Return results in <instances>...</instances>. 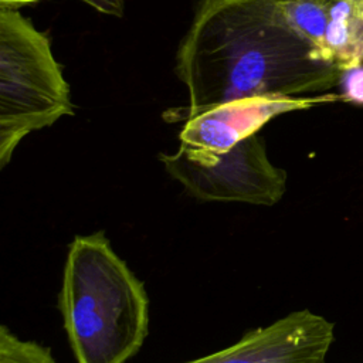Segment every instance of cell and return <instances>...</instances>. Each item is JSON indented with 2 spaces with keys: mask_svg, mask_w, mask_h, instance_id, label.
<instances>
[{
  "mask_svg": "<svg viewBox=\"0 0 363 363\" xmlns=\"http://www.w3.org/2000/svg\"><path fill=\"white\" fill-rule=\"evenodd\" d=\"M189 105L172 121L254 96H298L339 84L342 71L289 23L279 0H200L176 54Z\"/></svg>",
  "mask_w": 363,
  "mask_h": 363,
  "instance_id": "obj_1",
  "label": "cell"
},
{
  "mask_svg": "<svg viewBox=\"0 0 363 363\" xmlns=\"http://www.w3.org/2000/svg\"><path fill=\"white\" fill-rule=\"evenodd\" d=\"M58 308L77 363H126L149 333L145 285L104 231L69 244Z\"/></svg>",
  "mask_w": 363,
  "mask_h": 363,
  "instance_id": "obj_2",
  "label": "cell"
},
{
  "mask_svg": "<svg viewBox=\"0 0 363 363\" xmlns=\"http://www.w3.org/2000/svg\"><path fill=\"white\" fill-rule=\"evenodd\" d=\"M72 109L69 85L47 35L18 10L0 9V167L27 135Z\"/></svg>",
  "mask_w": 363,
  "mask_h": 363,
  "instance_id": "obj_3",
  "label": "cell"
},
{
  "mask_svg": "<svg viewBox=\"0 0 363 363\" xmlns=\"http://www.w3.org/2000/svg\"><path fill=\"white\" fill-rule=\"evenodd\" d=\"M166 173L199 201L274 206L286 191V172L268 159L259 133L218 155H194L183 147L159 153Z\"/></svg>",
  "mask_w": 363,
  "mask_h": 363,
  "instance_id": "obj_4",
  "label": "cell"
},
{
  "mask_svg": "<svg viewBox=\"0 0 363 363\" xmlns=\"http://www.w3.org/2000/svg\"><path fill=\"white\" fill-rule=\"evenodd\" d=\"M335 325L308 309L247 332L237 343L184 363H325Z\"/></svg>",
  "mask_w": 363,
  "mask_h": 363,
  "instance_id": "obj_5",
  "label": "cell"
},
{
  "mask_svg": "<svg viewBox=\"0 0 363 363\" xmlns=\"http://www.w3.org/2000/svg\"><path fill=\"white\" fill-rule=\"evenodd\" d=\"M337 94L318 96H254L214 106L186 121L180 147L194 155H218L255 135L278 115L339 101Z\"/></svg>",
  "mask_w": 363,
  "mask_h": 363,
  "instance_id": "obj_6",
  "label": "cell"
},
{
  "mask_svg": "<svg viewBox=\"0 0 363 363\" xmlns=\"http://www.w3.org/2000/svg\"><path fill=\"white\" fill-rule=\"evenodd\" d=\"M325 48L340 71L363 64V0H330Z\"/></svg>",
  "mask_w": 363,
  "mask_h": 363,
  "instance_id": "obj_7",
  "label": "cell"
},
{
  "mask_svg": "<svg viewBox=\"0 0 363 363\" xmlns=\"http://www.w3.org/2000/svg\"><path fill=\"white\" fill-rule=\"evenodd\" d=\"M279 3L294 28L328 60L325 40L330 0H279Z\"/></svg>",
  "mask_w": 363,
  "mask_h": 363,
  "instance_id": "obj_8",
  "label": "cell"
},
{
  "mask_svg": "<svg viewBox=\"0 0 363 363\" xmlns=\"http://www.w3.org/2000/svg\"><path fill=\"white\" fill-rule=\"evenodd\" d=\"M0 363H57L48 347L20 339L6 325L0 329Z\"/></svg>",
  "mask_w": 363,
  "mask_h": 363,
  "instance_id": "obj_9",
  "label": "cell"
},
{
  "mask_svg": "<svg viewBox=\"0 0 363 363\" xmlns=\"http://www.w3.org/2000/svg\"><path fill=\"white\" fill-rule=\"evenodd\" d=\"M337 85L342 88L339 94L340 101L363 105V64L343 69Z\"/></svg>",
  "mask_w": 363,
  "mask_h": 363,
  "instance_id": "obj_10",
  "label": "cell"
},
{
  "mask_svg": "<svg viewBox=\"0 0 363 363\" xmlns=\"http://www.w3.org/2000/svg\"><path fill=\"white\" fill-rule=\"evenodd\" d=\"M38 0H0V9H13L18 10V7L24 4H30ZM94 10L109 14V16H116L122 17L123 16V0H79Z\"/></svg>",
  "mask_w": 363,
  "mask_h": 363,
  "instance_id": "obj_11",
  "label": "cell"
}]
</instances>
